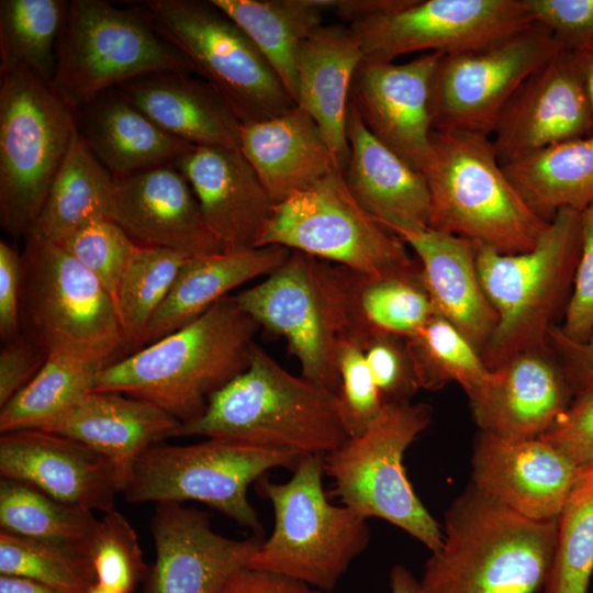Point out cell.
<instances>
[{"mask_svg": "<svg viewBox=\"0 0 593 593\" xmlns=\"http://www.w3.org/2000/svg\"><path fill=\"white\" fill-rule=\"evenodd\" d=\"M422 174L433 230L518 254L533 249L549 225L508 179L488 136L433 131Z\"/></svg>", "mask_w": 593, "mask_h": 593, "instance_id": "cell-4", "label": "cell"}, {"mask_svg": "<svg viewBox=\"0 0 593 593\" xmlns=\"http://www.w3.org/2000/svg\"><path fill=\"white\" fill-rule=\"evenodd\" d=\"M47 355L26 335L9 340L0 351V407L41 370Z\"/></svg>", "mask_w": 593, "mask_h": 593, "instance_id": "cell-51", "label": "cell"}, {"mask_svg": "<svg viewBox=\"0 0 593 593\" xmlns=\"http://www.w3.org/2000/svg\"><path fill=\"white\" fill-rule=\"evenodd\" d=\"M105 367L48 356L37 374L1 407V433L47 429L94 391Z\"/></svg>", "mask_w": 593, "mask_h": 593, "instance_id": "cell-37", "label": "cell"}, {"mask_svg": "<svg viewBox=\"0 0 593 593\" xmlns=\"http://www.w3.org/2000/svg\"><path fill=\"white\" fill-rule=\"evenodd\" d=\"M143 5L156 32L221 94L242 124L296 107L248 35L212 1L149 0Z\"/></svg>", "mask_w": 593, "mask_h": 593, "instance_id": "cell-12", "label": "cell"}, {"mask_svg": "<svg viewBox=\"0 0 593 593\" xmlns=\"http://www.w3.org/2000/svg\"><path fill=\"white\" fill-rule=\"evenodd\" d=\"M592 116L570 49L562 48L517 88L490 136L502 166L551 145L588 136Z\"/></svg>", "mask_w": 593, "mask_h": 593, "instance_id": "cell-17", "label": "cell"}, {"mask_svg": "<svg viewBox=\"0 0 593 593\" xmlns=\"http://www.w3.org/2000/svg\"><path fill=\"white\" fill-rule=\"evenodd\" d=\"M114 177L77 135L27 235L61 243L83 225L110 217Z\"/></svg>", "mask_w": 593, "mask_h": 593, "instance_id": "cell-35", "label": "cell"}, {"mask_svg": "<svg viewBox=\"0 0 593 593\" xmlns=\"http://www.w3.org/2000/svg\"><path fill=\"white\" fill-rule=\"evenodd\" d=\"M593 573V465L581 467L558 517L544 593H588Z\"/></svg>", "mask_w": 593, "mask_h": 593, "instance_id": "cell-42", "label": "cell"}, {"mask_svg": "<svg viewBox=\"0 0 593 593\" xmlns=\"http://www.w3.org/2000/svg\"><path fill=\"white\" fill-rule=\"evenodd\" d=\"M78 110L25 67L0 70V220L26 236L77 135Z\"/></svg>", "mask_w": 593, "mask_h": 593, "instance_id": "cell-7", "label": "cell"}, {"mask_svg": "<svg viewBox=\"0 0 593 593\" xmlns=\"http://www.w3.org/2000/svg\"><path fill=\"white\" fill-rule=\"evenodd\" d=\"M270 245L369 277L419 269L406 244L355 200L337 168L276 205L259 247Z\"/></svg>", "mask_w": 593, "mask_h": 593, "instance_id": "cell-14", "label": "cell"}, {"mask_svg": "<svg viewBox=\"0 0 593 593\" xmlns=\"http://www.w3.org/2000/svg\"><path fill=\"white\" fill-rule=\"evenodd\" d=\"M581 248L573 276V290L564 321L557 329L574 342L585 340L593 332V202L581 213Z\"/></svg>", "mask_w": 593, "mask_h": 593, "instance_id": "cell-48", "label": "cell"}, {"mask_svg": "<svg viewBox=\"0 0 593 593\" xmlns=\"http://www.w3.org/2000/svg\"><path fill=\"white\" fill-rule=\"evenodd\" d=\"M346 128L349 159L343 176L355 200L393 233L428 227L432 206L424 175L377 139L350 102Z\"/></svg>", "mask_w": 593, "mask_h": 593, "instance_id": "cell-26", "label": "cell"}, {"mask_svg": "<svg viewBox=\"0 0 593 593\" xmlns=\"http://www.w3.org/2000/svg\"><path fill=\"white\" fill-rule=\"evenodd\" d=\"M443 54L402 64L363 60L354 74L349 102L370 133L422 172L430 148L432 81Z\"/></svg>", "mask_w": 593, "mask_h": 593, "instance_id": "cell-19", "label": "cell"}, {"mask_svg": "<svg viewBox=\"0 0 593 593\" xmlns=\"http://www.w3.org/2000/svg\"><path fill=\"white\" fill-rule=\"evenodd\" d=\"M390 585L391 593H422L419 581L401 564L391 569Z\"/></svg>", "mask_w": 593, "mask_h": 593, "instance_id": "cell-58", "label": "cell"}, {"mask_svg": "<svg viewBox=\"0 0 593 593\" xmlns=\"http://www.w3.org/2000/svg\"><path fill=\"white\" fill-rule=\"evenodd\" d=\"M534 22L547 27L566 49L593 42V0H524Z\"/></svg>", "mask_w": 593, "mask_h": 593, "instance_id": "cell-49", "label": "cell"}, {"mask_svg": "<svg viewBox=\"0 0 593 593\" xmlns=\"http://www.w3.org/2000/svg\"><path fill=\"white\" fill-rule=\"evenodd\" d=\"M362 61L359 41L342 23L317 27L296 55V105L317 124L342 172L349 159L346 127L350 85Z\"/></svg>", "mask_w": 593, "mask_h": 593, "instance_id": "cell-28", "label": "cell"}, {"mask_svg": "<svg viewBox=\"0 0 593 593\" xmlns=\"http://www.w3.org/2000/svg\"><path fill=\"white\" fill-rule=\"evenodd\" d=\"M323 457H302L282 483L260 478L258 494L270 501L271 535L247 567L286 575L333 592L353 561L368 547L367 519L332 504L323 488Z\"/></svg>", "mask_w": 593, "mask_h": 593, "instance_id": "cell-6", "label": "cell"}, {"mask_svg": "<svg viewBox=\"0 0 593 593\" xmlns=\"http://www.w3.org/2000/svg\"><path fill=\"white\" fill-rule=\"evenodd\" d=\"M78 131L114 178L172 165L191 146L160 128L115 88L78 109Z\"/></svg>", "mask_w": 593, "mask_h": 593, "instance_id": "cell-31", "label": "cell"}, {"mask_svg": "<svg viewBox=\"0 0 593 593\" xmlns=\"http://www.w3.org/2000/svg\"><path fill=\"white\" fill-rule=\"evenodd\" d=\"M0 573L35 580L65 593H86L97 582L88 553L4 530L0 532Z\"/></svg>", "mask_w": 593, "mask_h": 593, "instance_id": "cell-43", "label": "cell"}, {"mask_svg": "<svg viewBox=\"0 0 593 593\" xmlns=\"http://www.w3.org/2000/svg\"><path fill=\"white\" fill-rule=\"evenodd\" d=\"M58 244L103 284L112 299L137 245L109 217L83 225Z\"/></svg>", "mask_w": 593, "mask_h": 593, "instance_id": "cell-45", "label": "cell"}, {"mask_svg": "<svg viewBox=\"0 0 593 593\" xmlns=\"http://www.w3.org/2000/svg\"><path fill=\"white\" fill-rule=\"evenodd\" d=\"M156 559L143 593H219L248 566L264 537L233 539L215 533L210 516L181 503H159L150 523Z\"/></svg>", "mask_w": 593, "mask_h": 593, "instance_id": "cell-18", "label": "cell"}, {"mask_svg": "<svg viewBox=\"0 0 593 593\" xmlns=\"http://www.w3.org/2000/svg\"><path fill=\"white\" fill-rule=\"evenodd\" d=\"M300 459L288 450L220 438L183 446L158 443L137 459L123 494L131 503L201 502L262 536L248 488L272 469L293 470Z\"/></svg>", "mask_w": 593, "mask_h": 593, "instance_id": "cell-13", "label": "cell"}, {"mask_svg": "<svg viewBox=\"0 0 593 593\" xmlns=\"http://www.w3.org/2000/svg\"><path fill=\"white\" fill-rule=\"evenodd\" d=\"M110 217L142 246L188 257L225 250L186 177L172 165L114 178Z\"/></svg>", "mask_w": 593, "mask_h": 593, "instance_id": "cell-22", "label": "cell"}, {"mask_svg": "<svg viewBox=\"0 0 593 593\" xmlns=\"http://www.w3.org/2000/svg\"><path fill=\"white\" fill-rule=\"evenodd\" d=\"M115 89L160 128L190 145L239 149L242 122L202 78L159 71Z\"/></svg>", "mask_w": 593, "mask_h": 593, "instance_id": "cell-29", "label": "cell"}, {"mask_svg": "<svg viewBox=\"0 0 593 593\" xmlns=\"http://www.w3.org/2000/svg\"><path fill=\"white\" fill-rule=\"evenodd\" d=\"M539 437L575 466L593 465V393L574 398L552 426Z\"/></svg>", "mask_w": 593, "mask_h": 593, "instance_id": "cell-50", "label": "cell"}, {"mask_svg": "<svg viewBox=\"0 0 593 593\" xmlns=\"http://www.w3.org/2000/svg\"><path fill=\"white\" fill-rule=\"evenodd\" d=\"M533 22L524 0H407L348 26L359 41L363 60L391 63L413 53L473 49Z\"/></svg>", "mask_w": 593, "mask_h": 593, "instance_id": "cell-16", "label": "cell"}, {"mask_svg": "<svg viewBox=\"0 0 593 593\" xmlns=\"http://www.w3.org/2000/svg\"><path fill=\"white\" fill-rule=\"evenodd\" d=\"M159 71H192L154 29L144 5L68 1L56 45L53 86L76 110L132 79Z\"/></svg>", "mask_w": 593, "mask_h": 593, "instance_id": "cell-10", "label": "cell"}, {"mask_svg": "<svg viewBox=\"0 0 593 593\" xmlns=\"http://www.w3.org/2000/svg\"><path fill=\"white\" fill-rule=\"evenodd\" d=\"M98 522L92 511L63 503L32 484L0 481L1 530L88 553Z\"/></svg>", "mask_w": 593, "mask_h": 593, "instance_id": "cell-38", "label": "cell"}, {"mask_svg": "<svg viewBox=\"0 0 593 593\" xmlns=\"http://www.w3.org/2000/svg\"><path fill=\"white\" fill-rule=\"evenodd\" d=\"M290 253L286 247L270 245L189 257L153 317L144 346L193 322L235 288L269 276Z\"/></svg>", "mask_w": 593, "mask_h": 593, "instance_id": "cell-32", "label": "cell"}, {"mask_svg": "<svg viewBox=\"0 0 593 593\" xmlns=\"http://www.w3.org/2000/svg\"><path fill=\"white\" fill-rule=\"evenodd\" d=\"M346 273L351 338L380 333L405 339L416 334L436 314L422 284L419 269L384 277L363 276L349 269H346Z\"/></svg>", "mask_w": 593, "mask_h": 593, "instance_id": "cell-36", "label": "cell"}, {"mask_svg": "<svg viewBox=\"0 0 593 593\" xmlns=\"http://www.w3.org/2000/svg\"><path fill=\"white\" fill-rule=\"evenodd\" d=\"M88 555L97 582L125 593H132L149 571L136 532L115 510L105 513L98 522Z\"/></svg>", "mask_w": 593, "mask_h": 593, "instance_id": "cell-44", "label": "cell"}, {"mask_svg": "<svg viewBox=\"0 0 593 593\" xmlns=\"http://www.w3.org/2000/svg\"><path fill=\"white\" fill-rule=\"evenodd\" d=\"M86 593H125L96 582Z\"/></svg>", "mask_w": 593, "mask_h": 593, "instance_id": "cell-59", "label": "cell"}, {"mask_svg": "<svg viewBox=\"0 0 593 593\" xmlns=\"http://www.w3.org/2000/svg\"><path fill=\"white\" fill-rule=\"evenodd\" d=\"M526 203L550 221L593 202V135L564 141L502 166Z\"/></svg>", "mask_w": 593, "mask_h": 593, "instance_id": "cell-33", "label": "cell"}, {"mask_svg": "<svg viewBox=\"0 0 593 593\" xmlns=\"http://www.w3.org/2000/svg\"><path fill=\"white\" fill-rule=\"evenodd\" d=\"M443 542L419 581L422 593H538L556 544L557 518L523 516L469 483L448 506Z\"/></svg>", "mask_w": 593, "mask_h": 593, "instance_id": "cell-3", "label": "cell"}, {"mask_svg": "<svg viewBox=\"0 0 593 593\" xmlns=\"http://www.w3.org/2000/svg\"><path fill=\"white\" fill-rule=\"evenodd\" d=\"M562 48L547 27L533 22L486 45L443 54L432 81L433 131L490 137L517 88Z\"/></svg>", "mask_w": 593, "mask_h": 593, "instance_id": "cell-15", "label": "cell"}, {"mask_svg": "<svg viewBox=\"0 0 593 593\" xmlns=\"http://www.w3.org/2000/svg\"><path fill=\"white\" fill-rule=\"evenodd\" d=\"M0 472L63 503L104 514L114 510L121 492L110 460L78 440L44 429L2 433Z\"/></svg>", "mask_w": 593, "mask_h": 593, "instance_id": "cell-21", "label": "cell"}, {"mask_svg": "<svg viewBox=\"0 0 593 593\" xmlns=\"http://www.w3.org/2000/svg\"><path fill=\"white\" fill-rule=\"evenodd\" d=\"M68 1H0V70L25 67L53 83Z\"/></svg>", "mask_w": 593, "mask_h": 593, "instance_id": "cell-40", "label": "cell"}, {"mask_svg": "<svg viewBox=\"0 0 593 593\" xmlns=\"http://www.w3.org/2000/svg\"><path fill=\"white\" fill-rule=\"evenodd\" d=\"M188 258L171 249L136 245L113 295L126 349L144 347L147 328Z\"/></svg>", "mask_w": 593, "mask_h": 593, "instance_id": "cell-39", "label": "cell"}, {"mask_svg": "<svg viewBox=\"0 0 593 593\" xmlns=\"http://www.w3.org/2000/svg\"><path fill=\"white\" fill-rule=\"evenodd\" d=\"M239 149L276 204L337 168L317 124L298 105L279 116L242 124Z\"/></svg>", "mask_w": 593, "mask_h": 593, "instance_id": "cell-30", "label": "cell"}, {"mask_svg": "<svg viewBox=\"0 0 593 593\" xmlns=\"http://www.w3.org/2000/svg\"><path fill=\"white\" fill-rule=\"evenodd\" d=\"M340 385L337 392L344 422L350 434H362L379 415L384 402L367 365L362 347L346 338L338 351Z\"/></svg>", "mask_w": 593, "mask_h": 593, "instance_id": "cell-46", "label": "cell"}, {"mask_svg": "<svg viewBox=\"0 0 593 593\" xmlns=\"http://www.w3.org/2000/svg\"><path fill=\"white\" fill-rule=\"evenodd\" d=\"M404 342L419 389L435 391L457 382L468 395L491 372L473 345L437 314Z\"/></svg>", "mask_w": 593, "mask_h": 593, "instance_id": "cell-41", "label": "cell"}, {"mask_svg": "<svg viewBox=\"0 0 593 593\" xmlns=\"http://www.w3.org/2000/svg\"><path fill=\"white\" fill-rule=\"evenodd\" d=\"M21 326L46 355L111 365L126 349L103 284L60 244L25 236Z\"/></svg>", "mask_w": 593, "mask_h": 593, "instance_id": "cell-8", "label": "cell"}, {"mask_svg": "<svg viewBox=\"0 0 593 593\" xmlns=\"http://www.w3.org/2000/svg\"><path fill=\"white\" fill-rule=\"evenodd\" d=\"M204 436L324 457L350 437L337 394L283 369L255 343L247 368L174 437Z\"/></svg>", "mask_w": 593, "mask_h": 593, "instance_id": "cell-1", "label": "cell"}, {"mask_svg": "<svg viewBox=\"0 0 593 593\" xmlns=\"http://www.w3.org/2000/svg\"><path fill=\"white\" fill-rule=\"evenodd\" d=\"M219 593H333L278 573L245 567L223 584Z\"/></svg>", "mask_w": 593, "mask_h": 593, "instance_id": "cell-54", "label": "cell"}, {"mask_svg": "<svg viewBox=\"0 0 593 593\" xmlns=\"http://www.w3.org/2000/svg\"><path fill=\"white\" fill-rule=\"evenodd\" d=\"M180 422L159 406L118 392L93 391L48 427L104 456L123 493L135 462L150 446L174 437Z\"/></svg>", "mask_w": 593, "mask_h": 593, "instance_id": "cell-27", "label": "cell"}, {"mask_svg": "<svg viewBox=\"0 0 593 593\" xmlns=\"http://www.w3.org/2000/svg\"><path fill=\"white\" fill-rule=\"evenodd\" d=\"M407 0H329V10L351 24L370 15L398 9Z\"/></svg>", "mask_w": 593, "mask_h": 593, "instance_id": "cell-55", "label": "cell"}, {"mask_svg": "<svg viewBox=\"0 0 593 593\" xmlns=\"http://www.w3.org/2000/svg\"><path fill=\"white\" fill-rule=\"evenodd\" d=\"M234 298L259 327L287 342L302 377L337 394L338 351L351 331L344 267L291 250L277 270Z\"/></svg>", "mask_w": 593, "mask_h": 593, "instance_id": "cell-9", "label": "cell"}, {"mask_svg": "<svg viewBox=\"0 0 593 593\" xmlns=\"http://www.w3.org/2000/svg\"><path fill=\"white\" fill-rule=\"evenodd\" d=\"M581 467L540 437L505 438L479 432L471 458V484L514 512L556 519Z\"/></svg>", "mask_w": 593, "mask_h": 593, "instance_id": "cell-20", "label": "cell"}, {"mask_svg": "<svg viewBox=\"0 0 593 593\" xmlns=\"http://www.w3.org/2000/svg\"><path fill=\"white\" fill-rule=\"evenodd\" d=\"M0 593H65L23 577L0 575Z\"/></svg>", "mask_w": 593, "mask_h": 593, "instance_id": "cell-57", "label": "cell"}, {"mask_svg": "<svg viewBox=\"0 0 593 593\" xmlns=\"http://www.w3.org/2000/svg\"><path fill=\"white\" fill-rule=\"evenodd\" d=\"M580 248V212L571 209L556 212L528 251L501 254L475 245L478 276L497 316L481 355L490 369L546 348L551 320L573 281Z\"/></svg>", "mask_w": 593, "mask_h": 593, "instance_id": "cell-5", "label": "cell"}, {"mask_svg": "<svg viewBox=\"0 0 593 593\" xmlns=\"http://www.w3.org/2000/svg\"><path fill=\"white\" fill-rule=\"evenodd\" d=\"M248 35L296 102V55L323 25L326 0H211Z\"/></svg>", "mask_w": 593, "mask_h": 593, "instance_id": "cell-34", "label": "cell"}, {"mask_svg": "<svg viewBox=\"0 0 593 593\" xmlns=\"http://www.w3.org/2000/svg\"><path fill=\"white\" fill-rule=\"evenodd\" d=\"M590 103L593 135V42L571 49Z\"/></svg>", "mask_w": 593, "mask_h": 593, "instance_id": "cell-56", "label": "cell"}, {"mask_svg": "<svg viewBox=\"0 0 593 593\" xmlns=\"http://www.w3.org/2000/svg\"><path fill=\"white\" fill-rule=\"evenodd\" d=\"M354 340L362 347L384 404L409 402L419 385L404 339L388 334L369 333Z\"/></svg>", "mask_w": 593, "mask_h": 593, "instance_id": "cell-47", "label": "cell"}, {"mask_svg": "<svg viewBox=\"0 0 593 593\" xmlns=\"http://www.w3.org/2000/svg\"><path fill=\"white\" fill-rule=\"evenodd\" d=\"M258 328L227 295L193 322L107 366L94 391L145 400L180 424L190 422L247 368Z\"/></svg>", "mask_w": 593, "mask_h": 593, "instance_id": "cell-2", "label": "cell"}, {"mask_svg": "<svg viewBox=\"0 0 593 593\" xmlns=\"http://www.w3.org/2000/svg\"><path fill=\"white\" fill-rule=\"evenodd\" d=\"M430 421L425 403H387L362 434L325 455L323 467L342 505L366 519L389 522L434 552L443 542L441 525L416 495L403 466L406 449Z\"/></svg>", "mask_w": 593, "mask_h": 593, "instance_id": "cell-11", "label": "cell"}, {"mask_svg": "<svg viewBox=\"0 0 593 593\" xmlns=\"http://www.w3.org/2000/svg\"><path fill=\"white\" fill-rule=\"evenodd\" d=\"M546 349L522 353L468 394L479 432L505 438L546 433L573 400L566 376Z\"/></svg>", "mask_w": 593, "mask_h": 593, "instance_id": "cell-24", "label": "cell"}, {"mask_svg": "<svg viewBox=\"0 0 593 593\" xmlns=\"http://www.w3.org/2000/svg\"><path fill=\"white\" fill-rule=\"evenodd\" d=\"M548 343L561 357L560 367L573 399L593 393V332L583 342L564 337L556 326L548 332Z\"/></svg>", "mask_w": 593, "mask_h": 593, "instance_id": "cell-53", "label": "cell"}, {"mask_svg": "<svg viewBox=\"0 0 593 593\" xmlns=\"http://www.w3.org/2000/svg\"><path fill=\"white\" fill-rule=\"evenodd\" d=\"M21 255L0 242V336L5 343L18 337L21 328Z\"/></svg>", "mask_w": 593, "mask_h": 593, "instance_id": "cell-52", "label": "cell"}, {"mask_svg": "<svg viewBox=\"0 0 593 593\" xmlns=\"http://www.w3.org/2000/svg\"><path fill=\"white\" fill-rule=\"evenodd\" d=\"M172 166L225 250L259 247L277 204L240 149L191 145Z\"/></svg>", "mask_w": 593, "mask_h": 593, "instance_id": "cell-23", "label": "cell"}, {"mask_svg": "<svg viewBox=\"0 0 593 593\" xmlns=\"http://www.w3.org/2000/svg\"><path fill=\"white\" fill-rule=\"evenodd\" d=\"M394 234L415 253L422 284L436 314L482 355L497 316L478 276L475 245L430 227L398 230Z\"/></svg>", "mask_w": 593, "mask_h": 593, "instance_id": "cell-25", "label": "cell"}]
</instances>
